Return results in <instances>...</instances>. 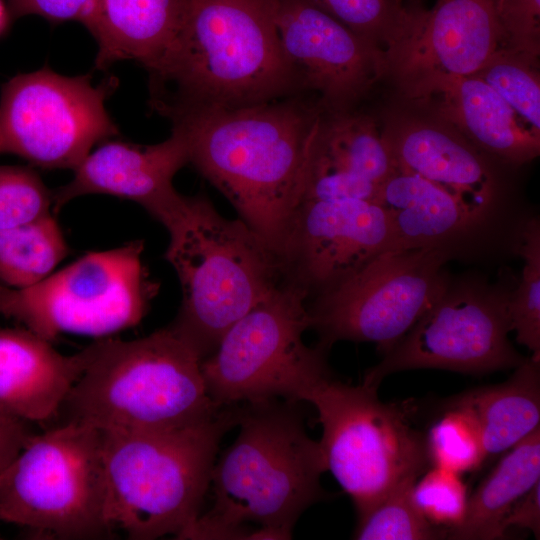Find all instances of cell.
<instances>
[{
	"label": "cell",
	"instance_id": "1",
	"mask_svg": "<svg viewBox=\"0 0 540 540\" xmlns=\"http://www.w3.org/2000/svg\"><path fill=\"white\" fill-rule=\"evenodd\" d=\"M323 110L297 94L171 122L189 164L215 186L278 256L302 197Z\"/></svg>",
	"mask_w": 540,
	"mask_h": 540
},
{
	"label": "cell",
	"instance_id": "2",
	"mask_svg": "<svg viewBox=\"0 0 540 540\" xmlns=\"http://www.w3.org/2000/svg\"><path fill=\"white\" fill-rule=\"evenodd\" d=\"M146 70L150 108L170 121L301 94L274 0H187L179 30Z\"/></svg>",
	"mask_w": 540,
	"mask_h": 540
},
{
	"label": "cell",
	"instance_id": "3",
	"mask_svg": "<svg viewBox=\"0 0 540 540\" xmlns=\"http://www.w3.org/2000/svg\"><path fill=\"white\" fill-rule=\"evenodd\" d=\"M237 426L212 470L211 508L178 539H251L249 523L290 539L303 512L327 497L320 443L308 435L298 401L241 403Z\"/></svg>",
	"mask_w": 540,
	"mask_h": 540
},
{
	"label": "cell",
	"instance_id": "4",
	"mask_svg": "<svg viewBox=\"0 0 540 540\" xmlns=\"http://www.w3.org/2000/svg\"><path fill=\"white\" fill-rule=\"evenodd\" d=\"M64 399L57 424L158 431L197 424L224 406L209 396L200 357L168 326L135 340L102 338Z\"/></svg>",
	"mask_w": 540,
	"mask_h": 540
},
{
	"label": "cell",
	"instance_id": "5",
	"mask_svg": "<svg viewBox=\"0 0 540 540\" xmlns=\"http://www.w3.org/2000/svg\"><path fill=\"white\" fill-rule=\"evenodd\" d=\"M238 405L194 425L158 431L101 430L106 516L128 539H176L201 513L219 445Z\"/></svg>",
	"mask_w": 540,
	"mask_h": 540
},
{
	"label": "cell",
	"instance_id": "6",
	"mask_svg": "<svg viewBox=\"0 0 540 540\" xmlns=\"http://www.w3.org/2000/svg\"><path fill=\"white\" fill-rule=\"evenodd\" d=\"M166 230L165 259L182 292L168 327L203 360L283 280L282 266L244 221L222 216L205 195L186 196Z\"/></svg>",
	"mask_w": 540,
	"mask_h": 540
},
{
	"label": "cell",
	"instance_id": "7",
	"mask_svg": "<svg viewBox=\"0 0 540 540\" xmlns=\"http://www.w3.org/2000/svg\"><path fill=\"white\" fill-rule=\"evenodd\" d=\"M100 429L54 425L32 434L0 474V521L41 538L108 539Z\"/></svg>",
	"mask_w": 540,
	"mask_h": 540
},
{
	"label": "cell",
	"instance_id": "8",
	"mask_svg": "<svg viewBox=\"0 0 540 540\" xmlns=\"http://www.w3.org/2000/svg\"><path fill=\"white\" fill-rule=\"evenodd\" d=\"M308 296L284 279L234 323L201 361L211 399L222 406L268 399L304 401L331 376L326 352L309 347Z\"/></svg>",
	"mask_w": 540,
	"mask_h": 540
},
{
	"label": "cell",
	"instance_id": "9",
	"mask_svg": "<svg viewBox=\"0 0 540 540\" xmlns=\"http://www.w3.org/2000/svg\"><path fill=\"white\" fill-rule=\"evenodd\" d=\"M378 387L349 385L328 376L306 395L322 426L326 471L351 498L357 518L429 462L426 439L401 407L382 402Z\"/></svg>",
	"mask_w": 540,
	"mask_h": 540
},
{
	"label": "cell",
	"instance_id": "10",
	"mask_svg": "<svg viewBox=\"0 0 540 540\" xmlns=\"http://www.w3.org/2000/svg\"><path fill=\"white\" fill-rule=\"evenodd\" d=\"M143 251V240H133L90 252L29 287L0 284V315L50 342L62 333L101 338L134 327L159 290Z\"/></svg>",
	"mask_w": 540,
	"mask_h": 540
},
{
	"label": "cell",
	"instance_id": "11",
	"mask_svg": "<svg viewBox=\"0 0 540 540\" xmlns=\"http://www.w3.org/2000/svg\"><path fill=\"white\" fill-rule=\"evenodd\" d=\"M451 258L437 248L388 250L317 294L308 305L317 346L371 342L387 353L445 291Z\"/></svg>",
	"mask_w": 540,
	"mask_h": 540
},
{
	"label": "cell",
	"instance_id": "12",
	"mask_svg": "<svg viewBox=\"0 0 540 540\" xmlns=\"http://www.w3.org/2000/svg\"><path fill=\"white\" fill-rule=\"evenodd\" d=\"M117 85L113 77L94 85L90 75L47 67L14 76L0 96V154L74 170L95 144L119 134L105 106Z\"/></svg>",
	"mask_w": 540,
	"mask_h": 540
},
{
	"label": "cell",
	"instance_id": "13",
	"mask_svg": "<svg viewBox=\"0 0 540 540\" xmlns=\"http://www.w3.org/2000/svg\"><path fill=\"white\" fill-rule=\"evenodd\" d=\"M511 291L479 278L450 280L363 382L378 387L392 373L421 368L479 374L517 367L525 357L508 339Z\"/></svg>",
	"mask_w": 540,
	"mask_h": 540
},
{
	"label": "cell",
	"instance_id": "14",
	"mask_svg": "<svg viewBox=\"0 0 540 540\" xmlns=\"http://www.w3.org/2000/svg\"><path fill=\"white\" fill-rule=\"evenodd\" d=\"M283 52L301 94L324 112L356 109L387 74L385 53L308 0H274Z\"/></svg>",
	"mask_w": 540,
	"mask_h": 540
},
{
	"label": "cell",
	"instance_id": "15",
	"mask_svg": "<svg viewBox=\"0 0 540 540\" xmlns=\"http://www.w3.org/2000/svg\"><path fill=\"white\" fill-rule=\"evenodd\" d=\"M393 243L391 219L378 203L302 200L279 255L283 279L309 300L392 250Z\"/></svg>",
	"mask_w": 540,
	"mask_h": 540
},
{
	"label": "cell",
	"instance_id": "16",
	"mask_svg": "<svg viewBox=\"0 0 540 540\" xmlns=\"http://www.w3.org/2000/svg\"><path fill=\"white\" fill-rule=\"evenodd\" d=\"M187 164L185 141L173 129L166 140L152 145L106 142L91 151L73 170L71 181L52 194L53 214L78 197L106 194L139 204L167 228L185 201L173 179Z\"/></svg>",
	"mask_w": 540,
	"mask_h": 540
},
{
	"label": "cell",
	"instance_id": "17",
	"mask_svg": "<svg viewBox=\"0 0 540 540\" xmlns=\"http://www.w3.org/2000/svg\"><path fill=\"white\" fill-rule=\"evenodd\" d=\"M501 41L496 0H437L417 29L386 54L387 73L402 89L439 74L474 75Z\"/></svg>",
	"mask_w": 540,
	"mask_h": 540
},
{
	"label": "cell",
	"instance_id": "18",
	"mask_svg": "<svg viewBox=\"0 0 540 540\" xmlns=\"http://www.w3.org/2000/svg\"><path fill=\"white\" fill-rule=\"evenodd\" d=\"M378 204L391 219L393 249L437 248L452 257L476 246L494 217L396 167L380 184Z\"/></svg>",
	"mask_w": 540,
	"mask_h": 540
},
{
	"label": "cell",
	"instance_id": "19",
	"mask_svg": "<svg viewBox=\"0 0 540 540\" xmlns=\"http://www.w3.org/2000/svg\"><path fill=\"white\" fill-rule=\"evenodd\" d=\"M381 134L396 168L419 175L488 214H497L496 179L480 150L454 127L404 119Z\"/></svg>",
	"mask_w": 540,
	"mask_h": 540
},
{
	"label": "cell",
	"instance_id": "20",
	"mask_svg": "<svg viewBox=\"0 0 540 540\" xmlns=\"http://www.w3.org/2000/svg\"><path fill=\"white\" fill-rule=\"evenodd\" d=\"M422 102L432 101L478 150L503 162L521 165L540 153V136L486 82L475 75H434L403 89Z\"/></svg>",
	"mask_w": 540,
	"mask_h": 540
},
{
	"label": "cell",
	"instance_id": "21",
	"mask_svg": "<svg viewBox=\"0 0 540 540\" xmlns=\"http://www.w3.org/2000/svg\"><path fill=\"white\" fill-rule=\"evenodd\" d=\"M89 359L63 355L26 328H0V412L26 422L54 420Z\"/></svg>",
	"mask_w": 540,
	"mask_h": 540
},
{
	"label": "cell",
	"instance_id": "22",
	"mask_svg": "<svg viewBox=\"0 0 540 540\" xmlns=\"http://www.w3.org/2000/svg\"><path fill=\"white\" fill-rule=\"evenodd\" d=\"M187 0H91L81 23L97 42L95 67L132 60L145 69L173 40Z\"/></svg>",
	"mask_w": 540,
	"mask_h": 540
},
{
	"label": "cell",
	"instance_id": "23",
	"mask_svg": "<svg viewBox=\"0 0 540 540\" xmlns=\"http://www.w3.org/2000/svg\"><path fill=\"white\" fill-rule=\"evenodd\" d=\"M454 401L475 419L487 457L506 452L540 428V357L525 358L504 383Z\"/></svg>",
	"mask_w": 540,
	"mask_h": 540
},
{
	"label": "cell",
	"instance_id": "24",
	"mask_svg": "<svg viewBox=\"0 0 540 540\" xmlns=\"http://www.w3.org/2000/svg\"><path fill=\"white\" fill-rule=\"evenodd\" d=\"M540 482V428L505 452L471 496L462 522L447 530L456 540L502 539L511 507Z\"/></svg>",
	"mask_w": 540,
	"mask_h": 540
},
{
	"label": "cell",
	"instance_id": "25",
	"mask_svg": "<svg viewBox=\"0 0 540 540\" xmlns=\"http://www.w3.org/2000/svg\"><path fill=\"white\" fill-rule=\"evenodd\" d=\"M311 157L376 184H381L395 167L373 119L356 109L322 112Z\"/></svg>",
	"mask_w": 540,
	"mask_h": 540
},
{
	"label": "cell",
	"instance_id": "26",
	"mask_svg": "<svg viewBox=\"0 0 540 540\" xmlns=\"http://www.w3.org/2000/svg\"><path fill=\"white\" fill-rule=\"evenodd\" d=\"M68 246L53 214L0 229V284L25 288L50 275Z\"/></svg>",
	"mask_w": 540,
	"mask_h": 540
},
{
	"label": "cell",
	"instance_id": "27",
	"mask_svg": "<svg viewBox=\"0 0 540 540\" xmlns=\"http://www.w3.org/2000/svg\"><path fill=\"white\" fill-rule=\"evenodd\" d=\"M385 56L419 26L425 10L405 0H308Z\"/></svg>",
	"mask_w": 540,
	"mask_h": 540
},
{
	"label": "cell",
	"instance_id": "28",
	"mask_svg": "<svg viewBox=\"0 0 540 540\" xmlns=\"http://www.w3.org/2000/svg\"><path fill=\"white\" fill-rule=\"evenodd\" d=\"M512 250L524 260L521 279L512 289L509 315L516 340L540 357V222L527 217L515 227Z\"/></svg>",
	"mask_w": 540,
	"mask_h": 540
},
{
	"label": "cell",
	"instance_id": "29",
	"mask_svg": "<svg viewBox=\"0 0 540 540\" xmlns=\"http://www.w3.org/2000/svg\"><path fill=\"white\" fill-rule=\"evenodd\" d=\"M416 480L401 483L367 513L358 517L353 538L358 540L446 538L447 529L432 524L415 506L411 492Z\"/></svg>",
	"mask_w": 540,
	"mask_h": 540
},
{
	"label": "cell",
	"instance_id": "30",
	"mask_svg": "<svg viewBox=\"0 0 540 540\" xmlns=\"http://www.w3.org/2000/svg\"><path fill=\"white\" fill-rule=\"evenodd\" d=\"M537 62L505 47L498 48L474 75L486 82L540 136V82Z\"/></svg>",
	"mask_w": 540,
	"mask_h": 540
},
{
	"label": "cell",
	"instance_id": "31",
	"mask_svg": "<svg viewBox=\"0 0 540 540\" xmlns=\"http://www.w3.org/2000/svg\"><path fill=\"white\" fill-rule=\"evenodd\" d=\"M425 439L430 464L460 475L476 470L487 458L475 419L455 401L431 425Z\"/></svg>",
	"mask_w": 540,
	"mask_h": 540
},
{
	"label": "cell",
	"instance_id": "32",
	"mask_svg": "<svg viewBox=\"0 0 540 540\" xmlns=\"http://www.w3.org/2000/svg\"><path fill=\"white\" fill-rule=\"evenodd\" d=\"M52 194L30 168L0 165V229L53 214Z\"/></svg>",
	"mask_w": 540,
	"mask_h": 540
},
{
	"label": "cell",
	"instance_id": "33",
	"mask_svg": "<svg viewBox=\"0 0 540 540\" xmlns=\"http://www.w3.org/2000/svg\"><path fill=\"white\" fill-rule=\"evenodd\" d=\"M411 495L418 510L438 527L455 528L464 518L468 494L460 474L433 466L415 481Z\"/></svg>",
	"mask_w": 540,
	"mask_h": 540
},
{
	"label": "cell",
	"instance_id": "34",
	"mask_svg": "<svg viewBox=\"0 0 540 540\" xmlns=\"http://www.w3.org/2000/svg\"><path fill=\"white\" fill-rule=\"evenodd\" d=\"M379 188L380 184L332 168L313 159L310 153L301 201L362 200L378 203Z\"/></svg>",
	"mask_w": 540,
	"mask_h": 540
},
{
	"label": "cell",
	"instance_id": "35",
	"mask_svg": "<svg viewBox=\"0 0 540 540\" xmlns=\"http://www.w3.org/2000/svg\"><path fill=\"white\" fill-rule=\"evenodd\" d=\"M502 34L501 47L538 62L540 54V0H496Z\"/></svg>",
	"mask_w": 540,
	"mask_h": 540
},
{
	"label": "cell",
	"instance_id": "36",
	"mask_svg": "<svg viewBox=\"0 0 540 540\" xmlns=\"http://www.w3.org/2000/svg\"><path fill=\"white\" fill-rule=\"evenodd\" d=\"M17 16L38 15L51 22L79 21L91 0H8Z\"/></svg>",
	"mask_w": 540,
	"mask_h": 540
},
{
	"label": "cell",
	"instance_id": "37",
	"mask_svg": "<svg viewBox=\"0 0 540 540\" xmlns=\"http://www.w3.org/2000/svg\"><path fill=\"white\" fill-rule=\"evenodd\" d=\"M26 422L0 412V474L8 467L32 436Z\"/></svg>",
	"mask_w": 540,
	"mask_h": 540
},
{
	"label": "cell",
	"instance_id": "38",
	"mask_svg": "<svg viewBox=\"0 0 540 540\" xmlns=\"http://www.w3.org/2000/svg\"><path fill=\"white\" fill-rule=\"evenodd\" d=\"M510 527L530 530L538 539L540 536V482L525 493L510 509L503 520L502 528Z\"/></svg>",
	"mask_w": 540,
	"mask_h": 540
},
{
	"label": "cell",
	"instance_id": "39",
	"mask_svg": "<svg viewBox=\"0 0 540 540\" xmlns=\"http://www.w3.org/2000/svg\"><path fill=\"white\" fill-rule=\"evenodd\" d=\"M6 22H7V13H6L5 5L3 1L0 0V33L5 28Z\"/></svg>",
	"mask_w": 540,
	"mask_h": 540
}]
</instances>
